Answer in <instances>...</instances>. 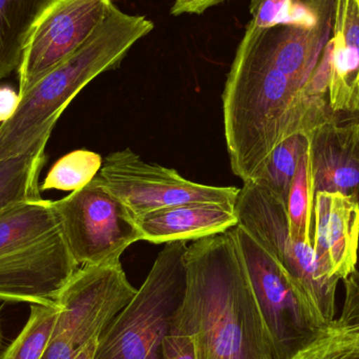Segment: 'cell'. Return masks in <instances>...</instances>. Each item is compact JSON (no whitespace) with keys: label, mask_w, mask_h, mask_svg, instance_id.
Here are the masks:
<instances>
[{"label":"cell","mask_w":359,"mask_h":359,"mask_svg":"<svg viewBox=\"0 0 359 359\" xmlns=\"http://www.w3.org/2000/svg\"><path fill=\"white\" fill-rule=\"evenodd\" d=\"M309 144L305 134H297L280 142L270 154L263 168L255 180L286 203L291 183L297 172L299 158Z\"/></svg>","instance_id":"19"},{"label":"cell","mask_w":359,"mask_h":359,"mask_svg":"<svg viewBox=\"0 0 359 359\" xmlns=\"http://www.w3.org/2000/svg\"><path fill=\"white\" fill-rule=\"evenodd\" d=\"M53 201L42 198L0 213V255L37 242L60 228Z\"/></svg>","instance_id":"15"},{"label":"cell","mask_w":359,"mask_h":359,"mask_svg":"<svg viewBox=\"0 0 359 359\" xmlns=\"http://www.w3.org/2000/svg\"><path fill=\"white\" fill-rule=\"evenodd\" d=\"M225 0H175L170 13L174 16L181 14H202L211 6L224 2Z\"/></svg>","instance_id":"27"},{"label":"cell","mask_w":359,"mask_h":359,"mask_svg":"<svg viewBox=\"0 0 359 359\" xmlns=\"http://www.w3.org/2000/svg\"><path fill=\"white\" fill-rule=\"evenodd\" d=\"M314 189L310 165V143L299 158L297 172L287 198V215L291 238L297 242L312 244Z\"/></svg>","instance_id":"18"},{"label":"cell","mask_w":359,"mask_h":359,"mask_svg":"<svg viewBox=\"0 0 359 359\" xmlns=\"http://www.w3.org/2000/svg\"><path fill=\"white\" fill-rule=\"evenodd\" d=\"M99 154L78 149L63 156L50 168L40 186L42 191H76L90 184L102 168Z\"/></svg>","instance_id":"20"},{"label":"cell","mask_w":359,"mask_h":359,"mask_svg":"<svg viewBox=\"0 0 359 359\" xmlns=\"http://www.w3.org/2000/svg\"><path fill=\"white\" fill-rule=\"evenodd\" d=\"M355 137H356V151H358V159H359V116H358V120H356Z\"/></svg>","instance_id":"30"},{"label":"cell","mask_w":359,"mask_h":359,"mask_svg":"<svg viewBox=\"0 0 359 359\" xmlns=\"http://www.w3.org/2000/svg\"><path fill=\"white\" fill-rule=\"evenodd\" d=\"M234 231L276 359L291 358L313 339L318 328L282 266L244 228L236 225Z\"/></svg>","instance_id":"9"},{"label":"cell","mask_w":359,"mask_h":359,"mask_svg":"<svg viewBox=\"0 0 359 359\" xmlns=\"http://www.w3.org/2000/svg\"><path fill=\"white\" fill-rule=\"evenodd\" d=\"M328 100L339 116H359V0H337Z\"/></svg>","instance_id":"13"},{"label":"cell","mask_w":359,"mask_h":359,"mask_svg":"<svg viewBox=\"0 0 359 359\" xmlns=\"http://www.w3.org/2000/svg\"><path fill=\"white\" fill-rule=\"evenodd\" d=\"M57 306L31 305L27 324L0 359H40L54 332Z\"/></svg>","instance_id":"21"},{"label":"cell","mask_w":359,"mask_h":359,"mask_svg":"<svg viewBox=\"0 0 359 359\" xmlns=\"http://www.w3.org/2000/svg\"><path fill=\"white\" fill-rule=\"evenodd\" d=\"M186 243L165 245L136 295L99 337L93 359H163L185 291Z\"/></svg>","instance_id":"3"},{"label":"cell","mask_w":359,"mask_h":359,"mask_svg":"<svg viewBox=\"0 0 359 359\" xmlns=\"http://www.w3.org/2000/svg\"><path fill=\"white\" fill-rule=\"evenodd\" d=\"M79 267L60 227L0 255V301L57 306L59 292Z\"/></svg>","instance_id":"10"},{"label":"cell","mask_w":359,"mask_h":359,"mask_svg":"<svg viewBox=\"0 0 359 359\" xmlns=\"http://www.w3.org/2000/svg\"><path fill=\"white\" fill-rule=\"evenodd\" d=\"M50 137L46 135L25 153L0 161V213L20 203L41 198L39 177Z\"/></svg>","instance_id":"16"},{"label":"cell","mask_w":359,"mask_h":359,"mask_svg":"<svg viewBox=\"0 0 359 359\" xmlns=\"http://www.w3.org/2000/svg\"><path fill=\"white\" fill-rule=\"evenodd\" d=\"M314 255L323 276L346 280L356 270L359 247L358 203L339 192L314 196Z\"/></svg>","instance_id":"11"},{"label":"cell","mask_w":359,"mask_h":359,"mask_svg":"<svg viewBox=\"0 0 359 359\" xmlns=\"http://www.w3.org/2000/svg\"><path fill=\"white\" fill-rule=\"evenodd\" d=\"M0 344H1V332H0Z\"/></svg>","instance_id":"31"},{"label":"cell","mask_w":359,"mask_h":359,"mask_svg":"<svg viewBox=\"0 0 359 359\" xmlns=\"http://www.w3.org/2000/svg\"><path fill=\"white\" fill-rule=\"evenodd\" d=\"M170 331L196 339L202 359H276L234 228L196 241Z\"/></svg>","instance_id":"1"},{"label":"cell","mask_w":359,"mask_h":359,"mask_svg":"<svg viewBox=\"0 0 359 359\" xmlns=\"http://www.w3.org/2000/svg\"><path fill=\"white\" fill-rule=\"evenodd\" d=\"M356 121L344 124L332 117L308 136L314 194L339 192L358 202L359 159Z\"/></svg>","instance_id":"12"},{"label":"cell","mask_w":359,"mask_h":359,"mask_svg":"<svg viewBox=\"0 0 359 359\" xmlns=\"http://www.w3.org/2000/svg\"><path fill=\"white\" fill-rule=\"evenodd\" d=\"M53 205L79 266L121 261L128 247L143 241L130 211L96 179Z\"/></svg>","instance_id":"6"},{"label":"cell","mask_w":359,"mask_h":359,"mask_svg":"<svg viewBox=\"0 0 359 359\" xmlns=\"http://www.w3.org/2000/svg\"><path fill=\"white\" fill-rule=\"evenodd\" d=\"M344 280L346 288L345 304L339 320L359 331V271L355 270Z\"/></svg>","instance_id":"25"},{"label":"cell","mask_w":359,"mask_h":359,"mask_svg":"<svg viewBox=\"0 0 359 359\" xmlns=\"http://www.w3.org/2000/svg\"><path fill=\"white\" fill-rule=\"evenodd\" d=\"M163 359H202L196 339L170 331L163 344Z\"/></svg>","instance_id":"24"},{"label":"cell","mask_w":359,"mask_h":359,"mask_svg":"<svg viewBox=\"0 0 359 359\" xmlns=\"http://www.w3.org/2000/svg\"><path fill=\"white\" fill-rule=\"evenodd\" d=\"M143 241L153 244L201 240L238 225L236 209L213 203H189L134 217Z\"/></svg>","instance_id":"14"},{"label":"cell","mask_w":359,"mask_h":359,"mask_svg":"<svg viewBox=\"0 0 359 359\" xmlns=\"http://www.w3.org/2000/svg\"><path fill=\"white\" fill-rule=\"evenodd\" d=\"M356 203H358V208H359V198H358V202H356Z\"/></svg>","instance_id":"32"},{"label":"cell","mask_w":359,"mask_h":359,"mask_svg":"<svg viewBox=\"0 0 359 359\" xmlns=\"http://www.w3.org/2000/svg\"><path fill=\"white\" fill-rule=\"evenodd\" d=\"M137 290L121 261L81 266L57 297L58 318L53 334L63 335L82 351L99 339Z\"/></svg>","instance_id":"7"},{"label":"cell","mask_w":359,"mask_h":359,"mask_svg":"<svg viewBox=\"0 0 359 359\" xmlns=\"http://www.w3.org/2000/svg\"><path fill=\"white\" fill-rule=\"evenodd\" d=\"M114 6L113 0H48L23 44L18 94L75 53Z\"/></svg>","instance_id":"8"},{"label":"cell","mask_w":359,"mask_h":359,"mask_svg":"<svg viewBox=\"0 0 359 359\" xmlns=\"http://www.w3.org/2000/svg\"><path fill=\"white\" fill-rule=\"evenodd\" d=\"M95 179L136 217L189 204L236 206L240 188L210 186L183 178L172 168L147 163L130 149L109 154Z\"/></svg>","instance_id":"5"},{"label":"cell","mask_w":359,"mask_h":359,"mask_svg":"<svg viewBox=\"0 0 359 359\" xmlns=\"http://www.w3.org/2000/svg\"><path fill=\"white\" fill-rule=\"evenodd\" d=\"M80 352L75 349L67 337L61 334H52L48 347L40 359H76Z\"/></svg>","instance_id":"26"},{"label":"cell","mask_w":359,"mask_h":359,"mask_svg":"<svg viewBox=\"0 0 359 359\" xmlns=\"http://www.w3.org/2000/svg\"><path fill=\"white\" fill-rule=\"evenodd\" d=\"M48 0H0V80L18 69L23 44Z\"/></svg>","instance_id":"17"},{"label":"cell","mask_w":359,"mask_h":359,"mask_svg":"<svg viewBox=\"0 0 359 359\" xmlns=\"http://www.w3.org/2000/svg\"><path fill=\"white\" fill-rule=\"evenodd\" d=\"M318 0H251L249 25L268 29L278 23L304 21L316 14Z\"/></svg>","instance_id":"23"},{"label":"cell","mask_w":359,"mask_h":359,"mask_svg":"<svg viewBox=\"0 0 359 359\" xmlns=\"http://www.w3.org/2000/svg\"><path fill=\"white\" fill-rule=\"evenodd\" d=\"M19 104V94L10 86H0V123L14 116Z\"/></svg>","instance_id":"28"},{"label":"cell","mask_w":359,"mask_h":359,"mask_svg":"<svg viewBox=\"0 0 359 359\" xmlns=\"http://www.w3.org/2000/svg\"><path fill=\"white\" fill-rule=\"evenodd\" d=\"M154 27L147 17L114 6L75 53L19 94L14 116L0 123V161L25 153L36 141L52 135L75 97L95 78L119 67L133 46Z\"/></svg>","instance_id":"2"},{"label":"cell","mask_w":359,"mask_h":359,"mask_svg":"<svg viewBox=\"0 0 359 359\" xmlns=\"http://www.w3.org/2000/svg\"><path fill=\"white\" fill-rule=\"evenodd\" d=\"M97 343H98V339H95V341H90L81 352H80L79 355L76 358V359H93L94 358L95 351H96Z\"/></svg>","instance_id":"29"},{"label":"cell","mask_w":359,"mask_h":359,"mask_svg":"<svg viewBox=\"0 0 359 359\" xmlns=\"http://www.w3.org/2000/svg\"><path fill=\"white\" fill-rule=\"evenodd\" d=\"M234 209L238 225L282 266L314 325L320 329L332 323L339 280L322 276L313 245L291 238L286 203L250 181L240 188Z\"/></svg>","instance_id":"4"},{"label":"cell","mask_w":359,"mask_h":359,"mask_svg":"<svg viewBox=\"0 0 359 359\" xmlns=\"http://www.w3.org/2000/svg\"><path fill=\"white\" fill-rule=\"evenodd\" d=\"M289 359H359V331L334 320Z\"/></svg>","instance_id":"22"}]
</instances>
